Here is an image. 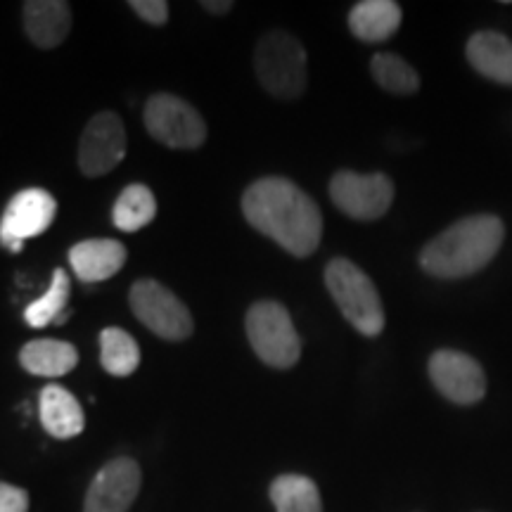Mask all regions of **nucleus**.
<instances>
[{
	"label": "nucleus",
	"mask_w": 512,
	"mask_h": 512,
	"mask_svg": "<svg viewBox=\"0 0 512 512\" xmlns=\"http://www.w3.org/2000/svg\"><path fill=\"white\" fill-rule=\"evenodd\" d=\"M0 512H29V494L19 486L0 482Z\"/></svg>",
	"instance_id": "25"
},
{
	"label": "nucleus",
	"mask_w": 512,
	"mask_h": 512,
	"mask_svg": "<svg viewBox=\"0 0 512 512\" xmlns=\"http://www.w3.org/2000/svg\"><path fill=\"white\" fill-rule=\"evenodd\" d=\"M126 157V128L114 112H98L88 121L79 143L81 174L98 178L117 169Z\"/></svg>",
	"instance_id": "10"
},
{
	"label": "nucleus",
	"mask_w": 512,
	"mask_h": 512,
	"mask_svg": "<svg viewBox=\"0 0 512 512\" xmlns=\"http://www.w3.org/2000/svg\"><path fill=\"white\" fill-rule=\"evenodd\" d=\"M128 8L136 12L140 19H145L147 24H155V27L169 22V3H164V0H131Z\"/></svg>",
	"instance_id": "24"
},
{
	"label": "nucleus",
	"mask_w": 512,
	"mask_h": 512,
	"mask_svg": "<svg viewBox=\"0 0 512 512\" xmlns=\"http://www.w3.org/2000/svg\"><path fill=\"white\" fill-rule=\"evenodd\" d=\"M202 10L211 12V15H228L230 10H233V3L230 0H204L202 3Z\"/></svg>",
	"instance_id": "26"
},
{
	"label": "nucleus",
	"mask_w": 512,
	"mask_h": 512,
	"mask_svg": "<svg viewBox=\"0 0 512 512\" xmlns=\"http://www.w3.org/2000/svg\"><path fill=\"white\" fill-rule=\"evenodd\" d=\"M55 211L57 202L48 190L29 188L17 192L5 207L3 219H0V242L10 252H19L24 242L38 238L53 226Z\"/></svg>",
	"instance_id": "9"
},
{
	"label": "nucleus",
	"mask_w": 512,
	"mask_h": 512,
	"mask_svg": "<svg viewBox=\"0 0 512 512\" xmlns=\"http://www.w3.org/2000/svg\"><path fill=\"white\" fill-rule=\"evenodd\" d=\"M275 512H323L320 491L313 479L304 475H280L271 484Z\"/></svg>",
	"instance_id": "20"
},
{
	"label": "nucleus",
	"mask_w": 512,
	"mask_h": 512,
	"mask_svg": "<svg viewBox=\"0 0 512 512\" xmlns=\"http://www.w3.org/2000/svg\"><path fill=\"white\" fill-rule=\"evenodd\" d=\"M147 133L174 150H197L207 140V124L200 112L171 93H157L145 102Z\"/></svg>",
	"instance_id": "7"
},
{
	"label": "nucleus",
	"mask_w": 512,
	"mask_h": 512,
	"mask_svg": "<svg viewBox=\"0 0 512 512\" xmlns=\"http://www.w3.org/2000/svg\"><path fill=\"white\" fill-rule=\"evenodd\" d=\"M126 247L117 240H83L69 249V264L81 283H102L126 264Z\"/></svg>",
	"instance_id": "14"
},
{
	"label": "nucleus",
	"mask_w": 512,
	"mask_h": 512,
	"mask_svg": "<svg viewBox=\"0 0 512 512\" xmlns=\"http://www.w3.org/2000/svg\"><path fill=\"white\" fill-rule=\"evenodd\" d=\"M19 363L31 375L62 377L76 368L79 351L74 344L60 342V339H34L19 351Z\"/></svg>",
	"instance_id": "18"
},
{
	"label": "nucleus",
	"mask_w": 512,
	"mask_h": 512,
	"mask_svg": "<svg viewBox=\"0 0 512 512\" xmlns=\"http://www.w3.org/2000/svg\"><path fill=\"white\" fill-rule=\"evenodd\" d=\"M401 8L394 0H363L349 12L351 34L361 41L380 43L399 31Z\"/></svg>",
	"instance_id": "17"
},
{
	"label": "nucleus",
	"mask_w": 512,
	"mask_h": 512,
	"mask_svg": "<svg viewBox=\"0 0 512 512\" xmlns=\"http://www.w3.org/2000/svg\"><path fill=\"white\" fill-rule=\"evenodd\" d=\"M69 294H72L69 275L64 273L62 268H57L53 273V283H50L46 294L27 306V311H24V320H27L31 328H46L50 323L62 325L69 316L67 311Z\"/></svg>",
	"instance_id": "21"
},
{
	"label": "nucleus",
	"mask_w": 512,
	"mask_h": 512,
	"mask_svg": "<svg viewBox=\"0 0 512 512\" xmlns=\"http://www.w3.org/2000/svg\"><path fill=\"white\" fill-rule=\"evenodd\" d=\"M503 238L505 226L498 216H467L422 247L420 266L434 278H467L491 264Z\"/></svg>",
	"instance_id": "2"
},
{
	"label": "nucleus",
	"mask_w": 512,
	"mask_h": 512,
	"mask_svg": "<svg viewBox=\"0 0 512 512\" xmlns=\"http://www.w3.org/2000/svg\"><path fill=\"white\" fill-rule=\"evenodd\" d=\"M245 328L254 354L266 366L278 370L297 366L302 356V339L297 335L290 311L283 304L271 302V299L252 304V309L247 311Z\"/></svg>",
	"instance_id": "5"
},
{
	"label": "nucleus",
	"mask_w": 512,
	"mask_h": 512,
	"mask_svg": "<svg viewBox=\"0 0 512 512\" xmlns=\"http://www.w3.org/2000/svg\"><path fill=\"white\" fill-rule=\"evenodd\" d=\"M335 207L356 221H375L387 214L394 202V183L384 174H356L337 171L330 181Z\"/></svg>",
	"instance_id": "8"
},
{
	"label": "nucleus",
	"mask_w": 512,
	"mask_h": 512,
	"mask_svg": "<svg viewBox=\"0 0 512 512\" xmlns=\"http://www.w3.org/2000/svg\"><path fill=\"white\" fill-rule=\"evenodd\" d=\"M100 363L110 375H133L140 366L138 342L126 330L105 328L100 332Z\"/></svg>",
	"instance_id": "22"
},
{
	"label": "nucleus",
	"mask_w": 512,
	"mask_h": 512,
	"mask_svg": "<svg viewBox=\"0 0 512 512\" xmlns=\"http://www.w3.org/2000/svg\"><path fill=\"white\" fill-rule=\"evenodd\" d=\"M467 60L486 79L512 86V41L498 31H477L467 41Z\"/></svg>",
	"instance_id": "15"
},
{
	"label": "nucleus",
	"mask_w": 512,
	"mask_h": 512,
	"mask_svg": "<svg viewBox=\"0 0 512 512\" xmlns=\"http://www.w3.org/2000/svg\"><path fill=\"white\" fill-rule=\"evenodd\" d=\"M242 211L249 226L278 242L292 256H311L323 235L318 204L287 178H261L242 195Z\"/></svg>",
	"instance_id": "1"
},
{
	"label": "nucleus",
	"mask_w": 512,
	"mask_h": 512,
	"mask_svg": "<svg viewBox=\"0 0 512 512\" xmlns=\"http://www.w3.org/2000/svg\"><path fill=\"white\" fill-rule=\"evenodd\" d=\"M41 422L43 430L55 439L79 437L86 427L81 403L60 384H48L41 392Z\"/></svg>",
	"instance_id": "16"
},
{
	"label": "nucleus",
	"mask_w": 512,
	"mask_h": 512,
	"mask_svg": "<svg viewBox=\"0 0 512 512\" xmlns=\"http://www.w3.org/2000/svg\"><path fill=\"white\" fill-rule=\"evenodd\" d=\"M325 285L339 311L366 337H377L384 330V306L373 280L349 259H332L325 266Z\"/></svg>",
	"instance_id": "4"
},
{
	"label": "nucleus",
	"mask_w": 512,
	"mask_h": 512,
	"mask_svg": "<svg viewBox=\"0 0 512 512\" xmlns=\"http://www.w3.org/2000/svg\"><path fill=\"white\" fill-rule=\"evenodd\" d=\"M430 380L441 396L458 406H475L486 394V375L482 366L463 351H434L430 358Z\"/></svg>",
	"instance_id": "11"
},
{
	"label": "nucleus",
	"mask_w": 512,
	"mask_h": 512,
	"mask_svg": "<svg viewBox=\"0 0 512 512\" xmlns=\"http://www.w3.org/2000/svg\"><path fill=\"white\" fill-rule=\"evenodd\" d=\"M254 72L261 86L280 100H297L306 91V50L287 31H268L254 48Z\"/></svg>",
	"instance_id": "3"
},
{
	"label": "nucleus",
	"mask_w": 512,
	"mask_h": 512,
	"mask_svg": "<svg viewBox=\"0 0 512 512\" xmlns=\"http://www.w3.org/2000/svg\"><path fill=\"white\" fill-rule=\"evenodd\" d=\"M157 214V200L152 190L143 183H133L121 190L112 209L114 226L124 233H136V230L150 226Z\"/></svg>",
	"instance_id": "19"
},
{
	"label": "nucleus",
	"mask_w": 512,
	"mask_h": 512,
	"mask_svg": "<svg viewBox=\"0 0 512 512\" xmlns=\"http://www.w3.org/2000/svg\"><path fill=\"white\" fill-rule=\"evenodd\" d=\"M373 79L380 83L384 91L394 95H411L420 88V76L403 57L394 53H377L370 60Z\"/></svg>",
	"instance_id": "23"
},
{
	"label": "nucleus",
	"mask_w": 512,
	"mask_h": 512,
	"mask_svg": "<svg viewBox=\"0 0 512 512\" xmlns=\"http://www.w3.org/2000/svg\"><path fill=\"white\" fill-rule=\"evenodd\" d=\"M140 482V467L133 458H114L95 475L88 486L83 512H128L136 501Z\"/></svg>",
	"instance_id": "12"
},
{
	"label": "nucleus",
	"mask_w": 512,
	"mask_h": 512,
	"mask_svg": "<svg viewBox=\"0 0 512 512\" xmlns=\"http://www.w3.org/2000/svg\"><path fill=\"white\" fill-rule=\"evenodd\" d=\"M24 31L41 50L60 46L72 29V8L62 0H29L22 8Z\"/></svg>",
	"instance_id": "13"
},
{
	"label": "nucleus",
	"mask_w": 512,
	"mask_h": 512,
	"mask_svg": "<svg viewBox=\"0 0 512 512\" xmlns=\"http://www.w3.org/2000/svg\"><path fill=\"white\" fill-rule=\"evenodd\" d=\"M128 304L147 330L169 342H183L195 330L188 306L157 280L145 278L133 283Z\"/></svg>",
	"instance_id": "6"
}]
</instances>
